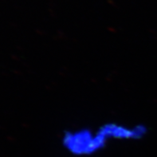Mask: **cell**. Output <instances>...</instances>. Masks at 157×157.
I'll list each match as a JSON object with an SVG mask.
<instances>
[{
    "instance_id": "1",
    "label": "cell",
    "mask_w": 157,
    "mask_h": 157,
    "mask_svg": "<svg viewBox=\"0 0 157 157\" xmlns=\"http://www.w3.org/2000/svg\"><path fill=\"white\" fill-rule=\"evenodd\" d=\"M62 145L74 155H90L105 147L108 141L98 128H80L67 130L62 136Z\"/></svg>"
},
{
    "instance_id": "2",
    "label": "cell",
    "mask_w": 157,
    "mask_h": 157,
    "mask_svg": "<svg viewBox=\"0 0 157 157\" xmlns=\"http://www.w3.org/2000/svg\"><path fill=\"white\" fill-rule=\"evenodd\" d=\"M108 141L109 140H136L147 134V128L143 124L128 125L117 122H108L98 127Z\"/></svg>"
}]
</instances>
